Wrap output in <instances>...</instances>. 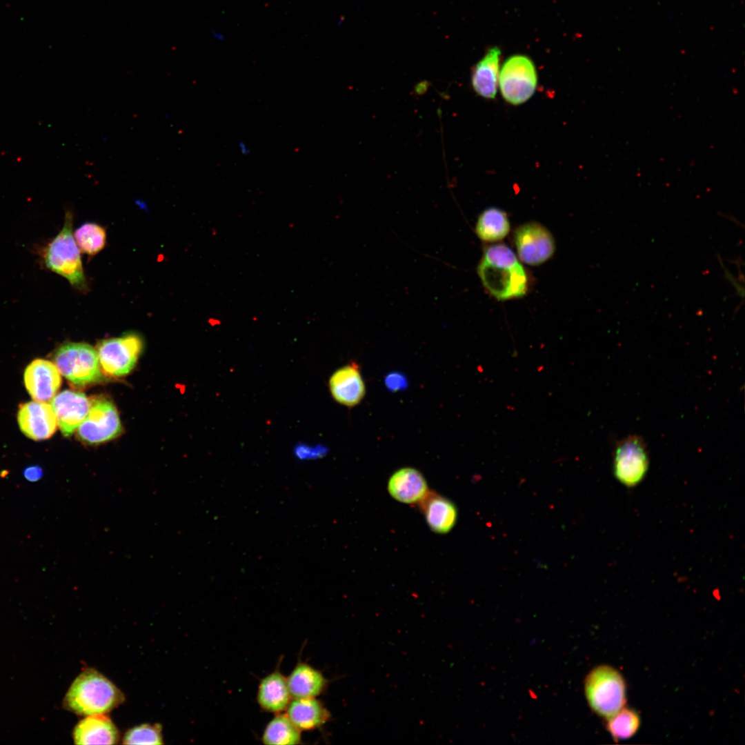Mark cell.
<instances>
[{
    "label": "cell",
    "mask_w": 745,
    "mask_h": 745,
    "mask_svg": "<svg viewBox=\"0 0 745 745\" xmlns=\"http://www.w3.org/2000/svg\"><path fill=\"white\" fill-rule=\"evenodd\" d=\"M239 146H240V150H241L243 154H247L248 153V150L247 149V148L246 147V146H245V144L244 143H241L239 144Z\"/></svg>",
    "instance_id": "cell-31"
},
{
    "label": "cell",
    "mask_w": 745,
    "mask_h": 745,
    "mask_svg": "<svg viewBox=\"0 0 745 745\" xmlns=\"http://www.w3.org/2000/svg\"><path fill=\"white\" fill-rule=\"evenodd\" d=\"M291 699L286 677L279 669H275L260 680L257 701L264 711L280 713L286 710Z\"/></svg>",
    "instance_id": "cell-16"
},
{
    "label": "cell",
    "mask_w": 745,
    "mask_h": 745,
    "mask_svg": "<svg viewBox=\"0 0 745 745\" xmlns=\"http://www.w3.org/2000/svg\"><path fill=\"white\" fill-rule=\"evenodd\" d=\"M419 502L426 522L433 530L446 533L451 530L457 520V509L450 501L428 491Z\"/></svg>",
    "instance_id": "cell-21"
},
{
    "label": "cell",
    "mask_w": 745,
    "mask_h": 745,
    "mask_svg": "<svg viewBox=\"0 0 745 745\" xmlns=\"http://www.w3.org/2000/svg\"><path fill=\"white\" fill-rule=\"evenodd\" d=\"M72 222V213L68 210L62 229L41 249L40 256L47 269L66 279L72 287L83 290L86 281Z\"/></svg>",
    "instance_id": "cell-3"
},
{
    "label": "cell",
    "mask_w": 745,
    "mask_h": 745,
    "mask_svg": "<svg viewBox=\"0 0 745 745\" xmlns=\"http://www.w3.org/2000/svg\"><path fill=\"white\" fill-rule=\"evenodd\" d=\"M286 679L292 699L317 697L327 684L321 671L304 662L296 664Z\"/></svg>",
    "instance_id": "cell-20"
},
{
    "label": "cell",
    "mask_w": 745,
    "mask_h": 745,
    "mask_svg": "<svg viewBox=\"0 0 745 745\" xmlns=\"http://www.w3.org/2000/svg\"><path fill=\"white\" fill-rule=\"evenodd\" d=\"M161 727L159 724H141L129 729L124 735L125 744H163Z\"/></svg>",
    "instance_id": "cell-26"
},
{
    "label": "cell",
    "mask_w": 745,
    "mask_h": 745,
    "mask_svg": "<svg viewBox=\"0 0 745 745\" xmlns=\"http://www.w3.org/2000/svg\"><path fill=\"white\" fill-rule=\"evenodd\" d=\"M17 421L22 433L35 441L50 438L58 426L51 405L38 401L21 404Z\"/></svg>",
    "instance_id": "cell-11"
},
{
    "label": "cell",
    "mask_w": 745,
    "mask_h": 745,
    "mask_svg": "<svg viewBox=\"0 0 745 745\" xmlns=\"http://www.w3.org/2000/svg\"><path fill=\"white\" fill-rule=\"evenodd\" d=\"M141 348V339L134 334L104 339L97 350L101 368L111 376L127 375L135 366Z\"/></svg>",
    "instance_id": "cell-7"
},
{
    "label": "cell",
    "mask_w": 745,
    "mask_h": 745,
    "mask_svg": "<svg viewBox=\"0 0 745 745\" xmlns=\"http://www.w3.org/2000/svg\"><path fill=\"white\" fill-rule=\"evenodd\" d=\"M606 719L607 731L616 742L631 738L641 724L639 713L626 706Z\"/></svg>",
    "instance_id": "cell-24"
},
{
    "label": "cell",
    "mask_w": 745,
    "mask_h": 745,
    "mask_svg": "<svg viewBox=\"0 0 745 745\" xmlns=\"http://www.w3.org/2000/svg\"><path fill=\"white\" fill-rule=\"evenodd\" d=\"M477 272L486 289L499 300L521 297L526 292V272L504 244H494L485 250Z\"/></svg>",
    "instance_id": "cell-1"
},
{
    "label": "cell",
    "mask_w": 745,
    "mask_h": 745,
    "mask_svg": "<svg viewBox=\"0 0 745 745\" xmlns=\"http://www.w3.org/2000/svg\"><path fill=\"white\" fill-rule=\"evenodd\" d=\"M386 382L391 390H399L404 386L405 380L401 375L393 374L387 377Z\"/></svg>",
    "instance_id": "cell-29"
},
{
    "label": "cell",
    "mask_w": 745,
    "mask_h": 745,
    "mask_svg": "<svg viewBox=\"0 0 745 745\" xmlns=\"http://www.w3.org/2000/svg\"><path fill=\"white\" fill-rule=\"evenodd\" d=\"M74 237L80 251L88 255H95L106 245V230L95 223L81 225L75 230Z\"/></svg>",
    "instance_id": "cell-25"
},
{
    "label": "cell",
    "mask_w": 745,
    "mask_h": 745,
    "mask_svg": "<svg viewBox=\"0 0 745 745\" xmlns=\"http://www.w3.org/2000/svg\"><path fill=\"white\" fill-rule=\"evenodd\" d=\"M50 405L62 434L68 437L86 417L90 401L82 393L66 390L56 395Z\"/></svg>",
    "instance_id": "cell-13"
},
{
    "label": "cell",
    "mask_w": 745,
    "mask_h": 745,
    "mask_svg": "<svg viewBox=\"0 0 745 745\" xmlns=\"http://www.w3.org/2000/svg\"><path fill=\"white\" fill-rule=\"evenodd\" d=\"M325 453V449L319 446H311L306 444H299L295 450V457L300 460H309L321 457Z\"/></svg>",
    "instance_id": "cell-27"
},
{
    "label": "cell",
    "mask_w": 745,
    "mask_h": 745,
    "mask_svg": "<svg viewBox=\"0 0 745 745\" xmlns=\"http://www.w3.org/2000/svg\"><path fill=\"white\" fill-rule=\"evenodd\" d=\"M54 362L60 374L75 386L93 384L102 377L97 351L86 343L61 345L55 351Z\"/></svg>",
    "instance_id": "cell-5"
},
{
    "label": "cell",
    "mask_w": 745,
    "mask_h": 745,
    "mask_svg": "<svg viewBox=\"0 0 745 745\" xmlns=\"http://www.w3.org/2000/svg\"><path fill=\"white\" fill-rule=\"evenodd\" d=\"M286 711L290 721L301 731L317 729L330 718V712L316 697L292 699Z\"/></svg>",
    "instance_id": "cell-17"
},
{
    "label": "cell",
    "mask_w": 745,
    "mask_h": 745,
    "mask_svg": "<svg viewBox=\"0 0 745 745\" xmlns=\"http://www.w3.org/2000/svg\"><path fill=\"white\" fill-rule=\"evenodd\" d=\"M648 457L644 441L638 436H628L620 441L614 453V474L617 480L633 487L644 478Z\"/></svg>",
    "instance_id": "cell-9"
},
{
    "label": "cell",
    "mask_w": 745,
    "mask_h": 745,
    "mask_svg": "<svg viewBox=\"0 0 745 745\" xmlns=\"http://www.w3.org/2000/svg\"><path fill=\"white\" fill-rule=\"evenodd\" d=\"M42 468L39 466H30L24 469L23 475L30 481H37L43 476Z\"/></svg>",
    "instance_id": "cell-28"
},
{
    "label": "cell",
    "mask_w": 745,
    "mask_h": 745,
    "mask_svg": "<svg viewBox=\"0 0 745 745\" xmlns=\"http://www.w3.org/2000/svg\"><path fill=\"white\" fill-rule=\"evenodd\" d=\"M510 230L506 214L497 208H489L479 215L475 227L477 236L486 241H496L504 238Z\"/></svg>",
    "instance_id": "cell-23"
},
{
    "label": "cell",
    "mask_w": 745,
    "mask_h": 745,
    "mask_svg": "<svg viewBox=\"0 0 745 745\" xmlns=\"http://www.w3.org/2000/svg\"><path fill=\"white\" fill-rule=\"evenodd\" d=\"M499 89L503 98L513 105L522 104L534 94L537 76L532 60L522 54L510 57L499 74Z\"/></svg>",
    "instance_id": "cell-6"
},
{
    "label": "cell",
    "mask_w": 745,
    "mask_h": 745,
    "mask_svg": "<svg viewBox=\"0 0 745 745\" xmlns=\"http://www.w3.org/2000/svg\"><path fill=\"white\" fill-rule=\"evenodd\" d=\"M329 387L332 397L338 403L354 406L365 395V385L358 366L352 364L337 370L330 377Z\"/></svg>",
    "instance_id": "cell-14"
},
{
    "label": "cell",
    "mask_w": 745,
    "mask_h": 745,
    "mask_svg": "<svg viewBox=\"0 0 745 745\" xmlns=\"http://www.w3.org/2000/svg\"><path fill=\"white\" fill-rule=\"evenodd\" d=\"M261 742L264 744L270 745L300 744L302 743L301 731L293 724L286 713H277L266 726Z\"/></svg>",
    "instance_id": "cell-22"
},
{
    "label": "cell",
    "mask_w": 745,
    "mask_h": 745,
    "mask_svg": "<svg viewBox=\"0 0 745 745\" xmlns=\"http://www.w3.org/2000/svg\"><path fill=\"white\" fill-rule=\"evenodd\" d=\"M388 490L393 498L406 504L419 502L428 492L424 476L412 468L396 471L389 479Z\"/></svg>",
    "instance_id": "cell-18"
},
{
    "label": "cell",
    "mask_w": 745,
    "mask_h": 745,
    "mask_svg": "<svg viewBox=\"0 0 745 745\" xmlns=\"http://www.w3.org/2000/svg\"><path fill=\"white\" fill-rule=\"evenodd\" d=\"M77 428L78 437L83 441L96 444L115 438L121 431V424L112 403L95 399L90 401L88 413Z\"/></svg>",
    "instance_id": "cell-8"
},
{
    "label": "cell",
    "mask_w": 745,
    "mask_h": 745,
    "mask_svg": "<svg viewBox=\"0 0 745 745\" xmlns=\"http://www.w3.org/2000/svg\"><path fill=\"white\" fill-rule=\"evenodd\" d=\"M73 739L77 744H115L119 735L110 718L98 714L81 720L73 731Z\"/></svg>",
    "instance_id": "cell-15"
},
{
    "label": "cell",
    "mask_w": 745,
    "mask_h": 745,
    "mask_svg": "<svg viewBox=\"0 0 745 745\" xmlns=\"http://www.w3.org/2000/svg\"><path fill=\"white\" fill-rule=\"evenodd\" d=\"M211 33L212 37L219 42H223L226 40L225 35L219 31L212 30Z\"/></svg>",
    "instance_id": "cell-30"
},
{
    "label": "cell",
    "mask_w": 745,
    "mask_h": 745,
    "mask_svg": "<svg viewBox=\"0 0 745 745\" xmlns=\"http://www.w3.org/2000/svg\"><path fill=\"white\" fill-rule=\"evenodd\" d=\"M514 242L519 259L526 264L539 265L553 255L554 239L550 232L536 222L519 226L514 232Z\"/></svg>",
    "instance_id": "cell-10"
},
{
    "label": "cell",
    "mask_w": 745,
    "mask_h": 745,
    "mask_svg": "<svg viewBox=\"0 0 745 745\" xmlns=\"http://www.w3.org/2000/svg\"><path fill=\"white\" fill-rule=\"evenodd\" d=\"M585 695L591 710L607 719L626 706V684L622 673L609 665H599L587 675Z\"/></svg>",
    "instance_id": "cell-4"
},
{
    "label": "cell",
    "mask_w": 745,
    "mask_h": 745,
    "mask_svg": "<svg viewBox=\"0 0 745 745\" xmlns=\"http://www.w3.org/2000/svg\"><path fill=\"white\" fill-rule=\"evenodd\" d=\"M124 701L121 691L95 669L83 670L66 693L65 706L80 715L109 713Z\"/></svg>",
    "instance_id": "cell-2"
},
{
    "label": "cell",
    "mask_w": 745,
    "mask_h": 745,
    "mask_svg": "<svg viewBox=\"0 0 745 745\" xmlns=\"http://www.w3.org/2000/svg\"><path fill=\"white\" fill-rule=\"evenodd\" d=\"M501 51L492 47L475 64L471 74V84L477 94L494 99L497 93Z\"/></svg>",
    "instance_id": "cell-19"
},
{
    "label": "cell",
    "mask_w": 745,
    "mask_h": 745,
    "mask_svg": "<svg viewBox=\"0 0 745 745\" xmlns=\"http://www.w3.org/2000/svg\"><path fill=\"white\" fill-rule=\"evenodd\" d=\"M24 384L34 401L47 402L55 396L61 384V375L52 362L37 359L24 372Z\"/></svg>",
    "instance_id": "cell-12"
}]
</instances>
